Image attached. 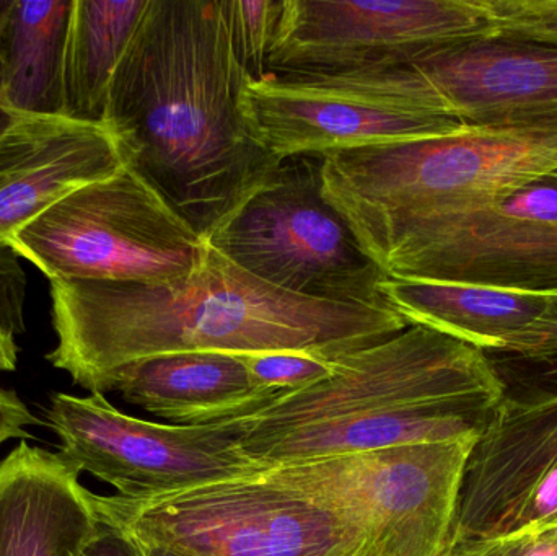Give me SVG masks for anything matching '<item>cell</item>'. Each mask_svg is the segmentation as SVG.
Segmentation results:
<instances>
[{"label":"cell","mask_w":557,"mask_h":556,"mask_svg":"<svg viewBox=\"0 0 557 556\" xmlns=\"http://www.w3.org/2000/svg\"><path fill=\"white\" fill-rule=\"evenodd\" d=\"M58 345L46 356L90 394L114 375L173 353L268 351L347 355L398 335L389 309L285 293L209 247L188 276L159 284L49 281Z\"/></svg>","instance_id":"1"},{"label":"cell","mask_w":557,"mask_h":556,"mask_svg":"<svg viewBox=\"0 0 557 556\" xmlns=\"http://www.w3.org/2000/svg\"><path fill=\"white\" fill-rule=\"evenodd\" d=\"M224 0H150L104 123L131 163L208 238L278 165L255 137Z\"/></svg>","instance_id":"2"},{"label":"cell","mask_w":557,"mask_h":556,"mask_svg":"<svg viewBox=\"0 0 557 556\" xmlns=\"http://www.w3.org/2000/svg\"><path fill=\"white\" fill-rule=\"evenodd\" d=\"M323 195L363 251L399 231L557 178V133L467 127L323 153Z\"/></svg>","instance_id":"3"},{"label":"cell","mask_w":557,"mask_h":556,"mask_svg":"<svg viewBox=\"0 0 557 556\" xmlns=\"http://www.w3.org/2000/svg\"><path fill=\"white\" fill-rule=\"evenodd\" d=\"M49 281L159 284L188 276L208 244L133 165L65 196L9 238Z\"/></svg>","instance_id":"4"},{"label":"cell","mask_w":557,"mask_h":556,"mask_svg":"<svg viewBox=\"0 0 557 556\" xmlns=\"http://www.w3.org/2000/svg\"><path fill=\"white\" fill-rule=\"evenodd\" d=\"M242 110L255 137L278 162L435 139L470 127L412 65L248 78Z\"/></svg>","instance_id":"5"},{"label":"cell","mask_w":557,"mask_h":556,"mask_svg":"<svg viewBox=\"0 0 557 556\" xmlns=\"http://www.w3.org/2000/svg\"><path fill=\"white\" fill-rule=\"evenodd\" d=\"M98 518L182 556H373L360 529L261 473L156 498L94 493Z\"/></svg>","instance_id":"6"},{"label":"cell","mask_w":557,"mask_h":556,"mask_svg":"<svg viewBox=\"0 0 557 556\" xmlns=\"http://www.w3.org/2000/svg\"><path fill=\"white\" fill-rule=\"evenodd\" d=\"M321 170L323 156L282 160L206 244L285 293L388 309L386 276L324 198Z\"/></svg>","instance_id":"7"},{"label":"cell","mask_w":557,"mask_h":556,"mask_svg":"<svg viewBox=\"0 0 557 556\" xmlns=\"http://www.w3.org/2000/svg\"><path fill=\"white\" fill-rule=\"evenodd\" d=\"M478 437L285 464L261 475L360 529L373 556H448Z\"/></svg>","instance_id":"8"},{"label":"cell","mask_w":557,"mask_h":556,"mask_svg":"<svg viewBox=\"0 0 557 556\" xmlns=\"http://www.w3.org/2000/svg\"><path fill=\"white\" fill-rule=\"evenodd\" d=\"M506 395V384L486 353L409 325L392 338L341 356L331 378L277 395L250 417L215 424L238 441L424 401L499 405Z\"/></svg>","instance_id":"9"},{"label":"cell","mask_w":557,"mask_h":556,"mask_svg":"<svg viewBox=\"0 0 557 556\" xmlns=\"http://www.w3.org/2000/svg\"><path fill=\"white\" fill-rule=\"evenodd\" d=\"M389 280L557 291V180L399 231L367 248Z\"/></svg>","instance_id":"10"},{"label":"cell","mask_w":557,"mask_h":556,"mask_svg":"<svg viewBox=\"0 0 557 556\" xmlns=\"http://www.w3.org/2000/svg\"><path fill=\"white\" fill-rule=\"evenodd\" d=\"M46 420L61 441L59 456L124 498H156L264 470L221 424L143 420L117 410L103 394H52Z\"/></svg>","instance_id":"11"},{"label":"cell","mask_w":557,"mask_h":556,"mask_svg":"<svg viewBox=\"0 0 557 556\" xmlns=\"http://www.w3.org/2000/svg\"><path fill=\"white\" fill-rule=\"evenodd\" d=\"M499 36L484 0H282L270 74L411 65Z\"/></svg>","instance_id":"12"},{"label":"cell","mask_w":557,"mask_h":556,"mask_svg":"<svg viewBox=\"0 0 557 556\" xmlns=\"http://www.w3.org/2000/svg\"><path fill=\"white\" fill-rule=\"evenodd\" d=\"M557 528V388L507 392L465 470L448 556Z\"/></svg>","instance_id":"13"},{"label":"cell","mask_w":557,"mask_h":556,"mask_svg":"<svg viewBox=\"0 0 557 556\" xmlns=\"http://www.w3.org/2000/svg\"><path fill=\"white\" fill-rule=\"evenodd\" d=\"M411 65L465 126L557 133L555 46L496 36L441 49Z\"/></svg>","instance_id":"14"},{"label":"cell","mask_w":557,"mask_h":556,"mask_svg":"<svg viewBox=\"0 0 557 556\" xmlns=\"http://www.w3.org/2000/svg\"><path fill=\"white\" fill-rule=\"evenodd\" d=\"M129 162L107 123L15 114L0 133V245L65 196Z\"/></svg>","instance_id":"15"},{"label":"cell","mask_w":557,"mask_h":556,"mask_svg":"<svg viewBox=\"0 0 557 556\" xmlns=\"http://www.w3.org/2000/svg\"><path fill=\"white\" fill-rule=\"evenodd\" d=\"M499 407L478 400L424 401L247 437L237 444L251 462L271 469L344 454L478 437Z\"/></svg>","instance_id":"16"},{"label":"cell","mask_w":557,"mask_h":556,"mask_svg":"<svg viewBox=\"0 0 557 556\" xmlns=\"http://www.w3.org/2000/svg\"><path fill=\"white\" fill-rule=\"evenodd\" d=\"M78 477L25 441L0 460V556L82 555L100 518Z\"/></svg>","instance_id":"17"},{"label":"cell","mask_w":557,"mask_h":556,"mask_svg":"<svg viewBox=\"0 0 557 556\" xmlns=\"http://www.w3.org/2000/svg\"><path fill=\"white\" fill-rule=\"evenodd\" d=\"M127 404L170 424H215L250 417L281 394L260 391L240 356L173 353L121 369L110 384Z\"/></svg>","instance_id":"18"},{"label":"cell","mask_w":557,"mask_h":556,"mask_svg":"<svg viewBox=\"0 0 557 556\" xmlns=\"http://www.w3.org/2000/svg\"><path fill=\"white\" fill-rule=\"evenodd\" d=\"M380 296L408 325L444 333L494 356L509 355L549 300L545 294L516 293L478 284L389 277L380 284Z\"/></svg>","instance_id":"19"},{"label":"cell","mask_w":557,"mask_h":556,"mask_svg":"<svg viewBox=\"0 0 557 556\" xmlns=\"http://www.w3.org/2000/svg\"><path fill=\"white\" fill-rule=\"evenodd\" d=\"M74 0H13L2 32L0 108L64 113V65Z\"/></svg>","instance_id":"20"},{"label":"cell","mask_w":557,"mask_h":556,"mask_svg":"<svg viewBox=\"0 0 557 556\" xmlns=\"http://www.w3.org/2000/svg\"><path fill=\"white\" fill-rule=\"evenodd\" d=\"M150 0H74L64 65V113L103 124L111 82Z\"/></svg>","instance_id":"21"},{"label":"cell","mask_w":557,"mask_h":556,"mask_svg":"<svg viewBox=\"0 0 557 556\" xmlns=\"http://www.w3.org/2000/svg\"><path fill=\"white\" fill-rule=\"evenodd\" d=\"M548 299L542 316L520 335L512 351L490 358L506 387L516 384L522 385V391L557 388V297Z\"/></svg>","instance_id":"22"},{"label":"cell","mask_w":557,"mask_h":556,"mask_svg":"<svg viewBox=\"0 0 557 556\" xmlns=\"http://www.w3.org/2000/svg\"><path fill=\"white\" fill-rule=\"evenodd\" d=\"M232 45L250 78L270 74L271 48L276 38L282 0H224Z\"/></svg>","instance_id":"23"},{"label":"cell","mask_w":557,"mask_h":556,"mask_svg":"<svg viewBox=\"0 0 557 556\" xmlns=\"http://www.w3.org/2000/svg\"><path fill=\"white\" fill-rule=\"evenodd\" d=\"M260 391L270 394H290L331 378L337 368V358L323 353L268 351L238 355Z\"/></svg>","instance_id":"24"},{"label":"cell","mask_w":557,"mask_h":556,"mask_svg":"<svg viewBox=\"0 0 557 556\" xmlns=\"http://www.w3.org/2000/svg\"><path fill=\"white\" fill-rule=\"evenodd\" d=\"M499 36L557 48V0H484Z\"/></svg>","instance_id":"25"},{"label":"cell","mask_w":557,"mask_h":556,"mask_svg":"<svg viewBox=\"0 0 557 556\" xmlns=\"http://www.w3.org/2000/svg\"><path fill=\"white\" fill-rule=\"evenodd\" d=\"M18 255L0 245V319L16 333L25 332L26 274Z\"/></svg>","instance_id":"26"},{"label":"cell","mask_w":557,"mask_h":556,"mask_svg":"<svg viewBox=\"0 0 557 556\" xmlns=\"http://www.w3.org/2000/svg\"><path fill=\"white\" fill-rule=\"evenodd\" d=\"M484 556H557V528L520 532L493 545Z\"/></svg>","instance_id":"27"},{"label":"cell","mask_w":557,"mask_h":556,"mask_svg":"<svg viewBox=\"0 0 557 556\" xmlns=\"http://www.w3.org/2000/svg\"><path fill=\"white\" fill-rule=\"evenodd\" d=\"M39 424L41 421L20 400L16 392L0 387V444L10 440H35L26 428Z\"/></svg>","instance_id":"28"},{"label":"cell","mask_w":557,"mask_h":556,"mask_svg":"<svg viewBox=\"0 0 557 556\" xmlns=\"http://www.w3.org/2000/svg\"><path fill=\"white\" fill-rule=\"evenodd\" d=\"M81 556H144L139 545L120 529L101 521L97 534L85 545Z\"/></svg>","instance_id":"29"},{"label":"cell","mask_w":557,"mask_h":556,"mask_svg":"<svg viewBox=\"0 0 557 556\" xmlns=\"http://www.w3.org/2000/svg\"><path fill=\"white\" fill-rule=\"evenodd\" d=\"M16 333L0 319V372H12L18 362V346Z\"/></svg>","instance_id":"30"},{"label":"cell","mask_w":557,"mask_h":556,"mask_svg":"<svg viewBox=\"0 0 557 556\" xmlns=\"http://www.w3.org/2000/svg\"><path fill=\"white\" fill-rule=\"evenodd\" d=\"M13 0H0V45H2L3 25L12 9ZM0 88H2V54H0Z\"/></svg>","instance_id":"31"},{"label":"cell","mask_w":557,"mask_h":556,"mask_svg":"<svg viewBox=\"0 0 557 556\" xmlns=\"http://www.w3.org/2000/svg\"><path fill=\"white\" fill-rule=\"evenodd\" d=\"M137 545H139L144 556H182L175 554V552L166 551V548L156 547V545L139 544V542H137Z\"/></svg>","instance_id":"32"},{"label":"cell","mask_w":557,"mask_h":556,"mask_svg":"<svg viewBox=\"0 0 557 556\" xmlns=\"http://www.w3.org/2000/svg\"><path fill=\"white\" fill-rule=\"evenodd\" d=\"M13 116L15 114H10L9 111L3 110V108H0V133H2L3 129H5L7 126H9L10 121L13 120Z\"/></svg>","instance_id":"33"},{"label":"cell","mask_w":557,"mask_h":556,"mask_svg":"<svg viewBox=\"0 0 557 556\" xmlns=\"http://www.w3.org/2000/svg\"><path fill=\"white\" fill-rule=\"evenodd\" d=\"M546 296H556L557 297V291H555V293L546 294Z\"/></svg>","instance_id":"34"}]
</instances>
